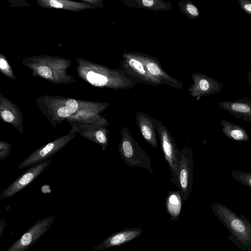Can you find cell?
<instances>
[{
  "mask_svg": "<svg viewBox=\"0 0 251 251\" xmlns=\"http://www.w3.org/2000/svg\"><path fill=\"white\" fill-rule=\"evenodd\" d=\"M86 77L89 82L96 86H103L108 81L106 76L93 72H89Z\"/></svg>",
  "mask_w": 251,
  "mask_h": 251,
  "instance_id": "cell-16",
  "label": "cell"
},
{
  "mask_svg": "<svg viewBox=\"0 0 251 251\" xmlns=\"http://www.w3.org/2000/svg\"><path fill=\"white\" fill-rule=\"evenodd\" d=\"M152 122L159 136L161 150L168 164L172 176L171 180L177 188H178V165L177 155L180 150L167 127L158 120L152 119Z\"/></svg>",
  "mask_w": 251,
  "mask_h": 251,
  "instance_id": "cell-3",
  "label": "cell"
},
{
  "mask_svg": "<svg viewBox=\"0 0 251 251\" xmlns=\"http://www.w3.org/2000/svg\"><path fill=\"white\" fill-rule=\"evenodd\" d=\"M149 73L154 75H158L160 74V71L157 65L153 62H149L146 65Z\"/></svg>",
  "mask_w": 251,
  "mask_h": 251,
  "instance_id": "cell-21",
  "label": "cell"
},
{
  "mask_svg": "<svg viewBox=\"0 0 251 251\" xmlns=\"http://www.w3.org/2000/svg\"><path fill=\"white\" fill-rule=\"evenodd\" d=\"M220 108L237 118H242L245 122H251V100L243 98L234 101H218Z\"/></svg>",
  "mask_w": 251,
  "mask_h": 251,
  "instance_id": "cell-8",
  "label": "cell"
},
{
  "mask_svg": "<svg viewBox=\"0 0 251 251\" xmlns=\"http://www.w3.org/2000/svg\"><path fill=\"white\" fill-rule=\"evenodd\" d=\"M75 126L77 128V133L82 137L99 145L103 150L108 147L109 142L108 130L105 126L93 124Z\"/></svg>",
  "mask_w": 251,
  "mask_h": 251,
  "instance_id": "cell-7",
  "label": "cell"
},
{
  "mask_svg": "<svg viewBox=\"0 0 251 251\" xmlns=\"http://www.w3.org/2000/svg\"><path fill=\"white\" fill-rule=\"evenodd\" d=\"M142 230L139 227L125 228L111 235L99 246V249L102 250L110 247L120 246L139 236Z\"/></svg>",
  "mask_w": 251,
  "mask_h": 251,
  "instance_id": "cell-10",
  "label": "cell"
},
{
  "mask_svg": "<svg viewBox=\"0 0 251 251\" xmlns=\"http://www.w3.org/2000/svg\"><path fill=\"white\" fill-rule=\"evenodd\" d=\"M178 165V189L182 200L185 201L193 186V155L191 148L185 147L177 155Z\"/></svg>",
  "mask_w": 251,
  "mask_h": 251,
  "instance_id": "cell-5",
  "label": "cell"
},
{
  "mask_svg": "<svg viewBox=\"0 0 251 251\" xmlns=\"http://www.w3.org/2000/svg\"><path fill=\"white\" fill-rule=\"evenodd\" d=\"M186 9L188 13L193 17H198L199 15V12L196 6L194 5L189 3L187 5Z\"/></svg>",
  "mask_w": 251,
  "mask_h": 251,
  "instance_id": "cell-22",
  "label": "cell"
},
{
  "mask_svg": "<svg viewBox=\"0 0 251 251\" xmlns=\"http://www.w3.org/2000/svg\"><path fill=\"white\" fill-rule=\"evenodd\" d=\"M50 221L45 220L35 225L24 234L7 251H24L45 231Z\"/></svg>",
  "mask_w": 251,
  "mask_h": 251,
  "instance_id": "cell-11",
  "label": "cell"
},
{
  "mask_svg": "<svg viewBox=\"0 0 251 251\" xmlns=\"http://www.w3.org/2000/svg\"><path fill=\"white\" fill-rule=\"evenodd\" d=\"M240 7L246 13L251 15V0H238Z\"/></svg>",
  "mask_w": 251,
  "mask_h": 251,
  "instance_id": "cell-19",
  "label": "cell"
},
{
  "mask_svg": "<svg viewBox=\"0 0 251 251\" xmlns=\"http://www.w3.org/2000/svg\"><path fill=\"white\" fill-rule=\"evenodd\" d=\"M118 151L122 160L130 167H138L153 173L151 160L148 154L133 138L127 127L124 126Z\"/></svg>",
  "mask_w": 251,
  "mask_h": 251,
  "instance_id": "cell-2",
  "label": "cell"
},
{
  "mask_svg": "<svg viewBox=\"0 0 251 251\" xmlns=\"http://www.w3.org/2000/svg\"><path fill=\"white\" fill-rule=\"evenodd\" d=\"M52 160L50 159L29 167L1 192L0 200L12 197L27 187L44 171Z\"/></svg>",
  "mask_w": 251,
  "mask_h": 251,
  "instance_id": "cell-6",
  "label": "cell"
},
{
  "mask_svg": "<svg viewBox=\"0 0 251 251\" xmlns=\"http://www.w3.org/2000/svg\"><path fill=\"white\" fill-rule=\"evenodd\" d=\"M211 209L230 233L229 240L242 251H251V222L219 202H212Z\"/></svg>",
  "mask_w": 251,
  "mask_h": 251,
  "instance_id": "cell-1",
  "label": "cell"
},
{
  "mask_svg": "<svg viewBox=\"0 0 251 251\" xmlns=\"http://www.w3.org/2000/svg\"><path fill=\"white\" fill-rule=\"evenodd\" d=\"M154 1L153 0H143L142 4L146 7H151L153 4Z\"/></svg>",
  "mask_w": 251,
  "mask_h": 251,
  "instance_id": "cell-24",
  "label": "cell"
},
{
  "mask_svg": "<svg viewBox=\"0 0 251 251\" xmlns=\"http://www.w3.org/2000/svg\"><path fill=\"white\" fill-rule=\"evenodd\" d=\"M50 4L51 6L55 8H62L63 5L59 1L55 0H51L50 1Z\"/></svg>",
  "mask_w": 251,
  "mask_h": 251,
  "instance_id": "cell-23",
  "label": "cell"
},
{
  "mask_svg": "<svg viewBox=\"0 0 251 251\" xmlns=\"http://www.w3.org/2000/svg\"><path fill=\"white\" fill-rule=\"evenodd\" d=\"M135 121L138 128L144 139L152 147L156 148L158 142L152 118L149 115L139 111L136 115Z\"/></svg>",
  "mask_w": 251,
  "mask_h": 251,
  "instance_id": "cell-9",
  "label": "cell"
},
{
  "mask_svg": "<svg viewBox=\"0 0 251 251\" xmlns=\"http://www.w3.org/2000/svg\"><path fill=\"white\" fill-rule=\"evenodd\" d=\"M6 62L3 59H0V67L1 69H4L7 68Z\"/></svg>",
  "mask_w": 251,
  "mask_h": 251,
  "instance_id": "cell-25",
  "label": "cell"
},
{
  "mask_svg": "<svg viewBox=\"0 0 251 251\" xmlns=\"http://www.w3.org/2000/svg\"><path fill=\"white\" fill-rule=\"evenodd\" d=\"M222 131L227 138L236 141L244 142L249 140L250 137L243 127L228 121L223 120L221 122Z\"/></svg>",
  "mask_w": 251,
  "mask_h": 251,
  "instance_id": "cell-12",
  "label": "cell"
},
{
  "mask_svg": "<svg viewBox=\"0 0 251 251\" xmlns=\"http://www.w3.org/2000/svg\"><path fill=\"white\" fill-rule=\"evenodd\" d=\"M231 175L238 182L251 188V173L232 170Z\"/></svg>",
  "mask_w": 251,
  "mask_h": 251,
  "instance_id": "cell-15",
  "label": "cell"
},
{
  "mask_svg": "<svg viewBox=\"0 0 251 251\" xmlns=\"http://www.w3.org/2000/svg\"><path fill=\"white\" fill-rule=\"evenodd\" d=\"M182 205V198L178 191H170L166 199V209L174 220L178 216Z\"/></svg>",
  "mask_w": 251,
  "mask_h": 251,
  "instance_id": "cell-14",
  "label": "cell"
},
{
  "mask_svg": "<svg viewBox=\"0 0 251 251\" xmlns=\"http://www.w3.org/2000/svg\"><path fill=\"white\" fill-rule=\"evenodd\" d=\"M77 128L72 126L69 133L44 145L32 152L18 166L19 169L37 164L51 159V157L61 151L75 137Z\"/></svg>",
  "mask_w": 251,
  "mask_h": 251,
  "instance_id": "cell-4",
  "label": "cell"
},
{
  "mask_svg": "<svg viewBox=\"0 0 251 251\" xmlns=\"http://www.w3.org/2000/svg\"><path fill=\"white\" fill-rule=\"evenodd\" d=\"M39 74L42 77L49 78L52 75L51 70L47 66H41L38 68Z\"/></svg>",
  "mask_w": 251,
  "mask_h": 251,
  "instance_id": "cell-20",
  "label": "cell"
},
{
  "mask_svg": "<svg viewBox=\"0 0 251 251\" xmlns=\"http://www.w3.org/2000/svg\"><path fill=\"white\" fill-rule=\"evenodd\" d=\"M129 64L132 67L134 68L140 74H145V71L144 66L142 63L140 61L134 59H131L129 61Z\"/></svg>",
  "mask_w": 251,
  "mask_h": 251,
  "instance_id": "cell-18",
  "label": "cell"
},
{
  "mask_svg": "<svg viewBox=\"0 0 251 251\" xmlns=\"http://www.w3.org/2000/svg\"><path fill=\"white\" fill-rule=\"evenodd\" d=\"M197 78V93L201 96L218 93L223 88V84L213 78L200 75Z\"/></svg>",
  "mask_w": 251,
  "mask_h": 251,
  "instance_id": "cell-13",
  "label": "cell"
},
{
  "mask_svg": "<svg viewBox=\"0 0 251 251\" xmlns=\"http://www.w3.org/2000/svg\"><path fill=\"white\" fill-rule=\"evenodd\" d=\"M11 148V144L2 140L0 141V161L4 160L9 156Z\"/></svg>",
  "mask_w": 251,
  "mask_h": 251,
  "instance_id": "cell-17",
  "label": "cell"
}]
</instances>
